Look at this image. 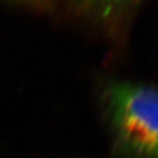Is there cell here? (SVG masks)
Listing matches in <instances>:
<instances>
[{
    "mask_svg": "<svg viewBox=\"0 0 158 158\" xmlns=\"http://www.w3.org/2000/svg\"><path fill=\"white\" fill-rule=\"evenodd\" d=\"M107 104L121 141L138 155L158 151V88L116 82L107 90Z\"/></svg>",
    "mask_w": 158,
    "mask_h": 158,
    "instance_id": "cell-1",
    "label": "cell"
},
{
    "mask_svg": "<svg viewBox=\"0 0 158 158\" xmlns=\"http://www.w3.org/2000/svg\"><path fill=\"white\" fill-rule=\"evenodd\" d=\"M81 7L101 18H109L136 5L139 0H75Z\"/></svg>",
    "mask_w": 158,
    "mask_h": 158,
    "instance_id": "cell-2",
    "label": "cell"
},
{
    "mask_svg": "<svg viewBox=\"0 0 158 158\" xmlns=\"http://www.w3.org/2000/svg\"><path fill=\"white\" fill-rule=\"evenodd\" d=\"M156 156H157V157H158V151H157V153H156Z\"/></svg>",
    "mask_w": 158,
    "mask_h": 158,
    "instance_id": "cell-3",
    "label": "cell"
},
{
    "mask_svg": "<svg viewBox=\"0 0 158 158\" xmlns=\"http://www.w3.org/2000/svg\"><path fill=\"white\" fill-rule=\"evenodd\" d=\"M23 1H26V0H23Z\"/></svg>",
    "mask_w": 158,
    "mask_h": 158,
    "instance_id": "cell-4",
    "label": "cell"
}]
</instances>
